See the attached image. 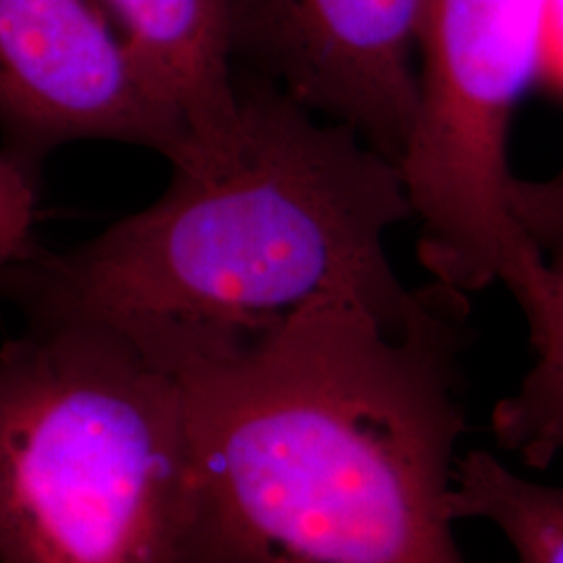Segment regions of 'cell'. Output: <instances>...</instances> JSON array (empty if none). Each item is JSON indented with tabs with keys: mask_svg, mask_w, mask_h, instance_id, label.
<instances>
[{
	"mask_svg": "<svg viewBox=\"0 0 563 563\" xmlns=\"http://www.w3.org/2000/svg\"><path fill=\"white\" fill-rule=\"evenodd\" d=\"M505 288L522 311L532 362L495 405L490 432L526 467L547 470L563 453V269L537 255Z\"/></svg>",
	"mask_w": 563,
	"mask_h": 563,
	"instance_id": "cell-8",
	"label": "cell"
},
{
	"mask_svg": "<svg viewBox=\"0 0 563 563\" xmlns=\"http://www.w3.org/2000/svg\"><path fill=\"white\" fill-rule=\"evenodd\" d=\"M188 481L174 372L95 323L0 346V563H178Z\"/></svg>",
	"mask_w": 563,
	"mask_h": 563,
	"instance_id": "cell-3",
	"label": "cell"
},
{
	"mask_svg": "<svg viewBox=\"0 0 563 563\" xmlns=\"http://www.w3.org/2000/svg\"><path fill=\"white\" fill-rule=\"evenodd\" d=\"M423 0H225L234 67L401 163L418 113Z\"/></svg>",
	"mask_w": 563,
	"mask_h": 563,
	"instance_id": "cell-6",
	"label": "cell"
},
{
	"mask_svg": "<svg viewBox=\"0 0 563 563\" xmlns=\"http://www.w3.org/2000/svg\"><path fill=\"white\" fill-rule=\"evenodd\" d=\"M511 211L544 262L563 269V159L549 176L514 178Z\"/></svg>",
	"mask_w": 563,
	"mask_h": 563,
	"instance_id": "cell-11",
	"label": "cell"
},
{
	"mask_svg": "<svg viewBox=\"0 0 563 563\" xmlns=\"http://www.w3.org/2000/svg\"><path fill=\"white\" fill-rule=\"evenodd\" d=\"M239 118L220 148L172 165L162 197L57 255L0 272L30 322L95 323L174 372L262 339L339 295L390 322L443 290H411L386 242L413 220L401 169L353 130L236 71Z\"/></svg>",
	"mask_w": 563,
	"mask_h": 563,
	"instance_id": "cell-2",
	"label": "cell"
},
{
	"mask_svg": "<svg viewBox=\"0 0 563 563\" xmlns=\"http://www.w3.org/2000/svg\"><path fill=\"white\" fill-rule=\"evenodd\" d=\"M2 151L41 174L57 148L120 142L180 163L190 136L95 0H0Z\"/></svg>",
	"mask_w": 563,
	"mask_h": 563,
	"instance_id": "cell-5",
	"label": "cell"
},
{
	"mask_svg": "<svg viewBox=\"0 0 563 563\" xmlns=\"http://www.w3.org/2000/svg\"><path fill=\"white\" fill-rule=\"evenodd\" d=\"M467 299L416 322L323 295L186 363L178 563H470L455 537Z\"/></svg>",
	"mask_w": 563,
	"mask_h": 563,
	"instance_id": "cell-1",
	"label": "cell"
},
{
	"mask_svg": "<svg viewBox=\"0 0 563 563\" xmlns=\"http://www.w3.org/2000/svg\"><path fill=\"white\" fill-rule=\"evenodd\" d=\"M453 511L457 522L497 528L516 563H563V486L532 481L493 451L474 449L457 462Z\"/></svg>",
	"mask_w": 563,
	"mask_h": 563,
	"instance_id": "cell-9",
	"label": "cell"
},
{
	"mask_svg": "<svg viewBox=\"0 0 563 563\" xmlns=\"http://www.w3.org/2000/svg\"><path fill=\"white\" fill-rule=\"evenodd\" d=\"M95 2L142 76L184 121L190 136L186 157L220 148L239 118L225 0Z\"/></svg>",
	"mask_w": 563,
	"mask_h": 563,
	"instance_id": "cell-7",
	"label": "cell"
},
{
	"mask_svg": "<svg viewBox=\"0 0 563 563\" xmlns=\"http://www.w3.org/2000/svg\"><path fill=\"white\" fill-rule=\"evenodd\" d=\"M555 0H423L418 113L402 153L432 284L470 299L537 249L511 211L509 139L543 69Z\"/></svg>",
	"mask_w": 563,
	"mask_h": 563,
	"instance_id": "cell-4",
	"label": "cell"
},
{
	"mask_svg": "<svg viewBox=\"0 0 563 563\" xmlns=\"http://www.w3.org/2000/svg\"><path fill=\"white\" fill-rule=\"evenodd\" d=\"M38 176L0 148V272L41 251L34 242Z\"/></svg>",
	"mask_w": 563,
	"mask_h": 563,
	"instance_id": "cell-10",
	"label": "cell"
}]
</instances>
